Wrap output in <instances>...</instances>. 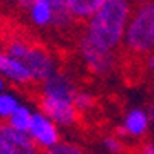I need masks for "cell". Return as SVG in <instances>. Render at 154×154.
<instances>
[{
  "mask_svg": "<svg viewBox=\"0 0 154 154\" xmlns=\"http://www.w3.org/2000/svg\"><path fill=\"white\" fill-rule=\"evenodd\" d=\"M149 117L152 119V122H154V103H149Z\"/></svg>",
  "mask_w": 154,
  "mask_h": 154,
  "instance_id": "7c38bea8",
  "label": "cell"
},
{
  "mask_svg": "<svg viewBox=\"0 0 154 154\" xmlns=\"http://www.w3.org/2000/svg\"><path fill=\"white\" fill-rule=\"evenodd\" d=\"M119 51L139 58L154 51V0H131V17Z\"/></svg>",
  "mask_w": 154,
  "mask_h": 154,
  "instance_id": "7a4b0ae2",
  "label": "cell"
},
{
  "mask_svg": "<svg viewBox=\"0 0 154 154\" xmlns=\"http://www.w3.org/2000/svg\"><path fill=\"white\" fill-rule=\"evenodd\" d=\"M147 91L151 93V97H152V103H154V82L147 83Z\"/></svg>",
  "mask_w": 154,
  "mask_h": 154,
  "instance_id": "8fae6325",
  "label": "cell"
},
{
  "mask_svg": "<svg viewBox=\"0 0 154 154\" xmlns=\"http://www.w3.org/2000/svg\"><path fill=\"white\" fill-rule=\"evenodd\" d=\"M0 73H2L4 78H9V80H12L15 83H29L34 80L31 76V73L24 68L22 64L17 63L10 56L4 54V53H0Z\"/></svg>",
  "mask_w": 154,
  "mask_h": 154,
  "instance_id": "8992f818",
  "label": "cell"
},
{
  "mask_svg": "<svg viewBox=\"0 0 154 154\" xmlns=\"http://www.w3.org/2000/svg\"><path fill=\"white\" fill-rule=\"evenodd\" d=\"M107 0H66L71 15L76 20L85 24H88V20L95 15V12Z\"/></svg>",
  "mask_w": 154,
  "mask_h": 154,
  "instance_id": "52a82bcc",
  "label": "cell"
},
{
  "mask_svg": "<svg viewBox=\"0 0 154 154\" xmlns=\"http://www.w3.org/2000/svg\"><path fill=\"white\" fill-rule=\"evenodd\" d=\"M9 124H10L12 129H15V131L22 132V134H29L31 124H32V115L27 109L17 107V110L9 117Z\"/></svg>",
  "mask_w": 154,
  "mask_h": 154,
  "instance_id": "9c48e42d",
  "label": "cell"
},
{
  "mask_svg": "<svg viewBox=\"0 0 154 154\" xmlns=\"http://www.w3.org/2000/svg\"><path fill=\"white\" fill-rule=\"evenodd\" d=\"M131 17V0H107L88 20V37L105 51L122 46Z\"/></svg>",
  "mask_w": 154,
  "mask_h": 154,
  "instance_id": "6da1fadb",
  "label": "cell"
},
{
  "mask_svg": "<svg viewBox=\"0 0 154 154\" xmlns=\"http://www.w3.org/2000/svg\"><path fill=\"white\" fill-rule=\"evenodd\" d=\"M0 154H37L27 134L15 131L7 120L0 119Z\"/></svg>",
  "mask_w": 154,
  "mask_h": 154,
  "instance_id": "277c9868",
  "label": "cell"
},
{
  "mask_svg": "<svg viewBox=\"0 0 154 154\" xmlns=\"http://www.w3.org/2000/svg\"><path fill=\"white\" fill-rule=\"evenodd\" d=\"M32 103L41 110L42 115L49 117L51 120L61 124L66 127H73L76 131L78 127V112L75 109L73 102H66V100H59L54 97L48 95L42 88L36 95V98L32 100Z\"/></svg>",
  "mask_w": 154,
  "mask_h": 154,
  "instance_id": "3957f363",
  "label": "cell"
},
{
  "mask_svg": "<svg viewBox=\"0 0 154 154\" xmlns=\"http://www.w3.org/2000/svg\"><path fill=\"white\" fill-rule=\"evenodd\" d=\"M31 139L37 149H49V147H54L56 144L61 142V136H59L58 129L51 119H48L42 113H36L32 115V124H31Z\"/></svg>",
  "mask_w": 154,
  "mask_h": 154,
  "instance_id": "5b68a950",
  "label": "cell"
},
{
  "mask_svg": "<svg viewBox=\"0 0 154 154\" xmlns=\"http://www.w3.org/2000/svg\"><path fill=\"white\" fill-rule=\"evenodd\" d=\"M2 86H4V80L0 78V90H2Z\"/></svg>",
  "mask_w": 154,
  "mask_h": 154,
  "instance_id": "4fadbf2b",
  "label": "cell"
},
{
  "mask_svg": "<svg viewBox=\"0 0 154 154\" xmlns=\"http://www.w3.org/2000/svg\"><path fill=\"white\" fill-rule=\"evenodd\" d=\"M124 127L132 137H146L147 136V115L142 110H132L127 113Z\"/></svg>",
  "mask_w": 154,
  "mask_h": 154,
  "instance_id": "ba28073f",
  "label": "cell"
},
{
  "mask_svg": "<svg viewBox=\"0 0 154 154\" xmlns=\"http://www.w3.org/2000/svg\"><path fill=\"white\" fill-rule=\"evenodd\" d=\"M17 102L9 95H0V119H9L17 110Z\"/></svg>",
  "mask_w": 154,
  "mask_h": 154,
  "instance_id": "30bf717a",
  "label": "cell"
}]
</instances>
